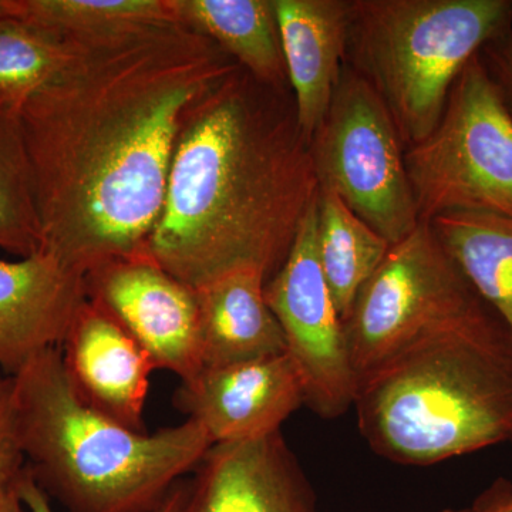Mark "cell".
I'll return each instance as SVG.
<instances>
[{
	"label": "cell",
	"instance_id": "cell-11",
	"mask_svg": "<svg viewBox=\"0 0 512 512\" xmlns=\"http://www.w3.org/2000/svg\"><path fill=\"white\" fill-rule=\"evenodd\" d=\"M175 406L197 421L214 444L261 439L305 404L288 353L221 367H204L181 382Z\"/></svg>",
	"mask_w": 512,
	"mask_h": 512
},
{
	"label": "cell",
	"instance_id": "cell-28",
	"mask_svg": "<svg viewBox=\"0 0 512 512\" xmlns=\"http://www.w3.org/2000/svg\"><path fill=\"white\" fill-rule=\"evenodd\" d=\"M8 16H10L8 0H0V19L8 18Z\"/></svg>",
	"mask_w": 512,
	"mask_h": 512
},
{
	"label": "cell",
	"instance_id": "cell-19",
	"mask_svg": "<svg viewBox=\"0 0 512 512\" xmlns=\"http://www.w3.org/2000/svg\"><path fill=\"white\" fill-rule=\"evenodd\" d=\"M390 244L348 205L319 190L318 258L323 278L340 318H348L357 295L375 275Z\"/></svg>",
	"mask_w": 512,
	"mask_h": 512
},
{
	"label": "cell",
	"instance_id": "cell-27",
	"mask_svg": "<svg viewBox=\"0 0 512 512\" xmlns=\"http://www.w3.org/2000/svg\"><path fill=\"white\" fill-rule=\"evenodd\" d=\"M0 512H29L20 498L16 483L0 487Z\"/></svg>",
	"mask_w": 512,
	"mask_h": 512
},
{
	"label": "cell",
	"instance_id": "cell-2",
	"mask_svg": "<svg viewBox=\"0 0 512 512\" xmlns=\"http://www.w3.org/2000/svg\"><path fill=\"white\" fill-rule=\"evenodd\" d=\"M318 197L292 90L239 66L184 121L148 255L194 291L239 269L269 281Z\"/></svg>",
	"mask_w": 512,
	"mask_h": 512
},
{
	"label": "cell",
	"instance_id": "cell-12",
	"mask_svg": "<svg viewBox=\"0 0 512 512\" xmlns=\"http://www.w3.org/2000/svg\"><path fill=\"white\" fill-rule=\"evenodd\" d=\"M183 512H318V504L278 431L211 446L188 481Z\"/></svg>",
	"mask_w": 512,
	"mask_h": 512
},
{
	"label": "cell",
	"instance_id": "cell-17",
	"mask_svg": "<svg viewBox=\"0 0 512 512\" xmlns=\"http://www.w3.org/2000/svg\"><path fill=\"white\" fill-rule=\"evenodd\" d=\"M181 25L197 30L259 82L291 89L274 0H171Z\"/></svg>",
	"mask_w": 512,
	"mask_h": 512
},
{
	"label": "cell",
	"instance_id": "cell-10",
	"mask_svg": "<svg viewBox=\"0 0 512 512\" xmlns=\"http://www.w3.org/2000/svg\"><path fill=\"white\" fill-rule=\"evenodd\" d=\"M87 301L126 330L157 369L181 382L202 369L197 293L150 255L119 259L84 276Z\"/></svg>",
	"mask_w": 512,
	"mask_h": 512
},
{
	"label": "cell",
	"instance_id": "cell-15",
	"mask_svg": "<svg viewBox=\"0 0 512 512\" xmlns=\"http://www.w3.org/2000/svg\"><path fill=\"white\" fill-rule=\"evenodd\" d=\"M289 86L311 141L345 64L350 0H274Z\"/></svg>",
	"mask_w": 512,
	"mask_h": 512
},
{
	"label": "cell",
	"instance_id": "cell-7",
	"mask_svg": "<svg viewBox=\"0 0 512 512\" xmlns=\"http://www.w3.org/2000/svg\"><path fill=\"white\" fill-rule=\"evenodd\" d=\"M420 221L451 212L512 217V116L480 55L448 94L439 123L404 153Z\"/></svg>",
	"mask_w": 512,
	"mask_h": 512
},
{
	"label": "cell",
	"instance_id": "cell-3",
	"mask_svg": "<svg viewBox=\"0 0 512 512\" xmlns=\"http://www.w3.org/2000/svg\"><path fill=\"white\" fill-rule=\"evenodd\" d=\"M13 384L26 470L67 512H153L212 446L194 420L146 433L93 409L73 389L60 348L35 357Z\"/></svg>",
	"mask_w": 512,
	"mask_h": 512
},
{
	"label": "cell",
	"instance_id": "cell-8",
	"mask_svg": "<svg viewBox=\"0 0 512 512\" xmlns=\"http://www.w3.org/2000/svg\"><path fill=\"white\" fill-rule=\"evenodd\" d=\"M309 148L319 190L339 197L390 244L419 225L399 130L372 87L345 64Z\"/></svg>",
	"mask_w": 512,
	"mask_h": 512
},
{
	"label": "cell",
	"instance_id": "cell-29",
	"mask_svg": "<svg viewBox=\"0 0 512 512\" xmlns=\"http://www.w3.org/2000/svg\"><path fill=\"white\" fill-rule=\"evenodd\" d=\"M441 512H470V511H468V508H466V510H443Z\"/></svg>",
	"mask_w": 512,
	"mask_h": 512
},
{
	"label": "cell",
	"instance_id": "cell-24",
	"mask_svg": "<svg viewBox=\"0 0 512 512\" xmlns=\"http://www.w3.org/2000/svg\"><path fill=\"white\" fill-rule=\"evenodd\" d=\"M478 55L512 116V30L490 40Z\"/></svg>",
	"mask_w": 512,
	"mask_h": 512
},
{
	"label": "cell",
	"instance_id": "cell-22",
	"mask_svg": "<svg viewBox=\"0 0 512 512\" xmlns=\"http://www.w3.org/2000/svg\"><path fill=\"white\" fill-rule=\"evenodd\" d=\"M67 55L64 37L16 16L0 19V107L20 110L59 72Z\"/></svg>",
	"mask_w": 512,
	"mask_h": 512
},
{
	"label": "cell",
	"instance_id": "cell-20",
	"mask_svg": "<svg viewBox=\"0 0 512 512\" xmlns=\"http://www.w3.org/2000/svg\"><path fill=\"white\" fill-rule=\"evenodd\" d=\"M10 15L62 37L178 23L171 0H8Z\"/></svg>",
	"mask_w": 512,
	"mask_h": 512
},
{
	"label": "cell",
	"instance_id": "cell-6",
	"mask_svg": "<svg viewBox=\"0 0 512 512\" xmlns=\"http://www.w3.org/2000/svg\"><path fill=\"white\" fill-rule=\"evenodd\" d=\"M503 322L471 286L430 222L390 247L343 320L357 387L421 340Z\"/></svg>",
	"mask_w": 512,
	"mask_h": 512
},
{
	"label": "cell",
	"instance_id": "cell-26",
	"mask_svg": "<svg viewBox=\"0 0 512 512\" xmlns=\"http://www.w3.org/2000/svg\"><path fill=\"white\" fill-rule=\"evenodd\" d=\"M470 512H512V483L497 478L490 487L478 495Z\"/></svg>",
	"mask_w": 512,
	"mask_h": 512
},
{
	"label": "cell",
	"instance_id": "cell-14",
	"mask_svg": "<svg viewBox=\"0 0 512 512\" xmlns=\"http://www.w3.org/2000/svg\"><path fill=\"white\" fill-rule=\"evenodd\" d=\"M60 352L84 402L123 426L144 431V407L157 366L126 330L87 301Z\"/></svg>",
	"mask_w": 512,
	"mask_h": 512
},
{
	"label": "cell",
	"instance_id": "cell-23",
	"mask_svg": "<svg viewBox=\"0 0 512 512\" xmlns=\"http://www.w3.org/2000/svg\"><path fill=\"white\" fill-rule=\"evenodd\" d=\"M26 461L20 446L13 377L0 372V487L16 483Z\"/></svg>",
	"mask_w": 512,
	"mask_h": 512
},
{
	"label": "cell",
	"instance_id": "cell-4",
	"mask_svg": "<svg viewBox=\"0 0 512 512\" xmlns=\"http://www.w3.org/2000/svg\"><path fill=\"white\" fill-rule=\"evenodd\" d=\"M355 407L372 450L404 466L512 441V333L495 322L421 340L357 387Z\"/></svg>",
	"mask_w": 512,
	"mask_h": 512
},
{
	"label": "cell",
	"instance_id": "cell-21",
	"mask_svg": "<svg viewBox=\"0 0 512 512\" xmlns=\"http://www.w3.org/2000/svg\"><path fill=\"white\" fill-rule=\"evenodd\" d=\"M42 245L19 110L0 107V249L26 258Z\"/></svg>",
	"mask_w": 512,
	"mask_h": 512
},
{
	"label": "cell",
	"instance_id": "cell-16",
	"mask_svg": "<svg viewBox=\"0 0 512 512\" xmlns=\"http://www.w3.org/2000/svg\"><path fill=\"white\" fill-rule=\"evenodd\" d=\"M266 278L239 269L195 289L202 369L286 353L285 336L265 296Z\"/></svg>",
	"mask_w": 512,
	"mask_h": 512
},
{
	"label": "cell",
	"instance_id": "cell-13",
	"mask_svg": "<svg viewBox=\"0 0 512 512\" xmlns=\"http://www.w3.org/2000/svg\"><path fill=\"white\" fill-rule=\"evenodd\" d=\"M86 302L84 276L42 249L18 261L0 258V372L16 376L60 348Z\"/></svg>",
	"mask_w": 512,
	"mask_h": 512
},
{
	"label": "cell",
	"instance_id": "cell-1",
	"mask_svg": "<svg viewBox=\"0 0 512 512\" xmlns=\"http://www.w3.org/2000/svg\"><path fill=\"white\" fill-rule=\"evenodd\" d=\"M64 39L66 62L19 120L40 249L86 276L148 255L184 121L239 64L181 23Z\"/></svg>",
	"mask_w": 512,
	"mask_h": 512
},
{
	"label": "cell",
	"instance_id": "cell-9",
	"mask_svg": "<svg viewBox=\"0 0 512 512\" xmlns=\"http://www.w3.org/2000/svg\"><path fill=\"white\" fill-rule=\"evenodd\" d=\"M286 353L301 379L305 406L326 420L355 406L357 383L345 326L318 258V201L303 220L282 268L265 285Z\"/></svg>",
	"mask_w": 512,
	"mask_h": 512
},
{
	"label": "cell",
	"instance_id": "cell-18",
	"mask_svg": "<svg viewBox=\"0 0 512 512\" xmlns=\"http://www.w3.org/2000/svg\"><path fill=\"white\" fill-rule=\"evenodd\" d=\"M430 225L471 286L512 333V217L451 212Z\"/></svg>",
	"mask_w": 512,
	"mask_h": 512
},
{
	"label": "cell",
	"instance_id": "cell-25",
	"mask_svg": "<svg viewBox=\"0 0 512 512\" xmlns=\"http://www.w3.org/2000/svg\"><path fill=\"white\" fill-rule=\"evenodd\" d=\"M16 488H18L20 498H22L23 504L26 505L29 512H55L52 501L43 493L42 488L35 483V480L30 477L26 466L23 473L16 480ZM187 493L188 481H180V483L174 485L170 494L153 512H183Z\"/></svg>",
	"mask_w": 512,
	"mask_h": 512
},
{
	"label": "cell",
	"instance_id": "cell-5",
	"mask_svg": "<svg viewBox=\"0 0 512 512\" xmlns=\"http://www.w3.org/2000/svg\"><path fill=\"white\" fill-rule=\"evenodd\" d=\"M512 30V0H350L345 66L383 101L404 147L439 123L468 62Z\"/></svg>",
	"mask_w": 512,
	"mask_h": 512
}]
</instances>
